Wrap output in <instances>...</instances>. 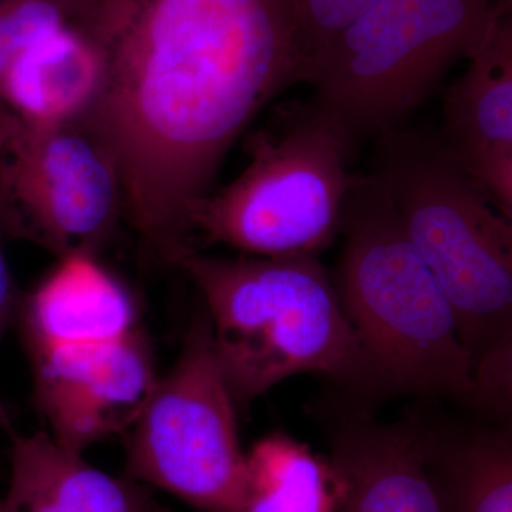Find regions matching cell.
Segmentation results:
<instances>
[{
    "label": "cell",
    "instance_id": "6da1fadb",
    "mask_svg": "<svg viewBox=\"0 0 512 512\" xmlns=\"http://www.w3.org/2000/svg\"><path fill=\"white\" fill-rule=\"evenodd\" d=\"M100 86L77 126L116 168L123 215L165 261L259 113L303 82L288 0H76Z\"/></svg>",
    "mask_w": 512,
    "mask_h": 512
},
{
    "label": "cell",
    "instance_id": "7a4b0ae2",
    "mask_svg": "<svg viewBox=\"0 0 512 512\" xmlns=\"http://www.w3.org/2000/svg\"><path fill=\"white\" fill-rule=\"evenodd\" d=\"M370 175L446 296L488 409L511 413L512 220L439 136L397 128L376 137Z\"/></svg>",
    "mask_w": 512,
    "mask_h": 512
},
{
    "label": "cell",
    "instance_id": "3957f363",
    "mask_svg": "<svg viewBox=\"0 0 512 512\" xmlns=\"http://www.w3.org/2000/svg\"><path fill=\"white\" fill-rule=\"evenodd\" d=\"M339 238L332 281L376 393L439 397L488 413L446 296L373 175H357Z\"/></svg>",
    "mask_w": 512,
    "mask_h": 512
},
{
    "label": "cell",
    "instance_id": "277c9868",
    "mask_svg": "<svg viewBox=\"0 0 512 512\" xmlns=\"http://www.w3.org/2000/svg\"><path fill=\"white\" fill-rule=\"evenodd\" d=\"M170 262L197 286L237 409L299 373L376 393L372 373L319 256L238 258L183 248Z\"/></svg>",
    "mask_w": 512,
    "mask_h": 512
},
{
    "label": "cell",
    "instance_id": "5b68a950",
    "mask_svg": "<svg viewBox=\"0 0 512 512\" xmlns=\"http://www.w3.org/2000/svg\"><path fill=\"white\" fill-rule=\"evenodd\" d=\"M359 141L315 101L275 109L249 134V163L188 217L190 248L225 245L261 258L319 256L339 238Z\"/></svg>",
    "mask_w": 512,
    "mask_h": 512
},
{
    "label": "cell",
    "instance_id": "8992f818",
    "mask_svg": "<svg viewBox=\"0 0 512 512\" xmlns=\"http://www.w3.org/2000/svg\"><path fill=\"white\" fill-rule=\"evenodd\" d=\"M511 0H382L312 57V100L359 143L404 127Z\"/></svg>",
    "mask_w": 512,
    "mask_h": 512
},
{
    "label": "cell",
    "instance_id": "52a82bcc",
    "mask_svg": "<svg viewBox=\"0 0 512 512\" xmlns=\"http://www.w3.org/2000/svg\"><path fill=\"white\" fill-rule=\"evenodd\" d=\"M128 473L205 512H242L247 457L237 406L217 355L207 312L192 320L173 369L131 427Z\"/></svg>",
    "mask_w": 512,
    "mask_h": 512
},
{
    "label": "cell",
    "instance_id": "ba28073f",
    "mask_svg": "<svg viewBox=\"0 0 512 512\" xmlns=\"http://www.w3.org/2000/svg\"><path fill=\"white\" fill-rule=\"evenodd\" d=\"M123 215L116 168L77 124L20 131L0 157V222L62 258L96 254Z\"/></svg>",
    "mask_w": 512,
    "mask_h": 512
},
{
    "label": "cell",
    "instance_id": "9c48e42d",
    "mask_svg": "<svg viewBox=\"0 0 512 512\" xmlns=\"http://www.w3.org/2000/svg\"><path fill=\"white\" fill-rule=\"evenodd\" d=\"M29 356L49 434L77 453L130 430L158 383L141 329L113 342L36 350Z\"/></svg>",
    "mask_w": 512,
    "mask_h": 512
},
{
    "label": "cell",
    "instance_id": "30bf717a",
    "mask_svg": "<svg viewBox=\"0 0 512 512\" xmlns=\"http://www.w3.org/2000/svg\"><path fill=\"white\" fill-rule=\"evenodd\" d=\"M447 150L512 220V18L504 10L444 94Z\"/></svg>",
    "mask_w": 512,
    "mask_h": 512
},
{
    "label": "cell",
    "instance_id": "8fae6325",
    "mask_svg": "<svg viewBox=\"0 0 512 512\" xmlns=\"http://www.w3.org/2000/svg\"><path fill=\"white\" fill-rule=\"evenodd\" d=\"M328 421L329 461L340 484L336 512H440L416 414L383 423L355 404Z\"/></svg>",
    "mask_w": 512,
    "mask_h": 512
},
{
    "label": "cell",
    "instance_id": "7c38bea8",
    "mask_svg": "<svg viewBox=\"0 0 512 512\" xmlns=\"http://www.w3.org/2000/svg\"><path fill=\"white\" fill-rule=\"evenodd\" d=\"M16 315L29 353L113 342L140 329L126 286L87 252L62 256Z\"/></svg>",
    "mask_w": 512,
    "mask_h": 512
},
{
    "label": "cell",
    "instance_id": "4fadbf2b",
    "mask_svg": "<svg viewBox=\"0 0 512 512\" xmlns=\"http://www.w3.org/2000/svg\"><path fill=\"white\" fill-rule=\"evenodd\" d=\"M10 463L0 512H161L136 484L90 466L49 433L13 434Z\"/></svg>",
    "mask_w": 512,
    "mask_h": 512
},
{
    "label": "cell",
    "instance_id": "5bb4252c",
    "mask_svg": "<svg viewBox=\"0 0 512 512\" xmlns=\"http://www.w3.org/2000/svg\"><path fill=\"white\" fill-rule=\"evenodd\" d=\"M99 56L74 19L30 45L0 82V106L29 130L79 123L100 86Z\"/></svg>",
    "mask_w": 512,
    "mask_h": 512
},
{
    "label": "cell",
    "instance_id": "9a60e30c",
    "mask_svg": "<svg viewBox=\"0 0 512 512\" xmlns=\"http://www.w3.org/2000/svg\"><path fill=\"white\" fill-rule=\"evenodd\" d=\"M417 421L424 466L440 512H512L510 421Z\"/></svg>",
    "mask_w": 512,
    "mask_h": 512
},
{
    "label": "cell",
    "instance_id": "2e32d148",
    "mask_svg": "<svg viewBox=\"0 0 512 512\" xmlns=\"http://www.w3.org/2000/svg\"><path fill=\"white\" fill-rule=\"evenodd\" d=\"M242 512H336L340 484L329 458L285 433L265 437L247 457Z\"/></svg>",
    "mask_w": 512,
    "mask_h": 512
},
{
    "label": "cell",
    "instance_id": "e0dca14e",
    "mask_svg": "<svg viewBox=\"0 0 512 512\" xmlns=\"http://www.w3.org/2000/svg\"><path fill=\"white\" fill-rule=\"evenodd\" d=\"M76 0H0V82L30 45L74 19Z\"/></svg>",
    "mask_w": 512,
    "mask_h": 512
},
{
    "label": "cell",
    "instance_id": "ac0fdd59",
    "mask_svg": "<svg viewBox=\"0 0 512 512\" xmlns=\"http://www.w3.org/2000/svg\"><path fill=\"white\" fill-rule=\"evenodd\" d=\"M382 0H288L301 53L303 83L312 57Z\"/></svg>",
    "mask_w": 512,
    "mask_h": 512
},
{
    "label": "cell",
    "instance_id": "d6986e66",
    "mask_svg": "<svg viewBox=\"0 0 512 512\" xmlns=\"http://www.w3.org/2000/svg\"><path fill=\"white\" fill-rule=\"evenodd\" d=\"M8 232L0 222V340L8 330L10 322L18 313L20 298L16 289L15 279L10 271L8 256L5 251V241Z\"/></svg>",
    "mask_w": 512,
    "mask_h": 512
},
{
    "label": "cell",
    "instance_id": "ffe728a7",
    "mask_svg": "<svg viewBox=\"0 0 512 512\" xmlns=\"http://www.w3.org/2000/svg\"><path fill=\"white\" fill-rule=\"evenodd\" d=\"M20 123L13 114L0 106V157L8 150L12 141L18 136Z\"/></svg>",
    "mask_w": 512,
    "mask_h": 512
}]
</instances>
